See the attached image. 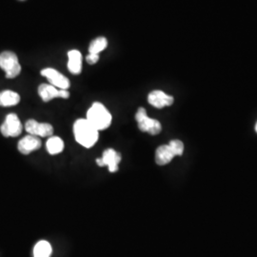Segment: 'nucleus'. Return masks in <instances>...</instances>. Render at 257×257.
<instances>
[{
  "mask_svg": "<svg viewBox=\"0 0 257 257\" xmlns=\"http://www.w3.org/2000/svg\"><path fill=\"white\" fill-rule=\"evenodd\" d=\"M74 138L84 148H92L98 140L99 132L86 119H77L74 124Z\"/></svg>",
  "mask_w": 257,
  "mask_h": 257,
  "instance_id": "1",
  "label": "nucleus"
},
{
  "mask_svg": "<svg viewBox=\"0 0 257 257\" xmlns=\"http://www.w3.org/2000/svg\"><path fill=\"white\" fill-rule=\"evenodd\" d=\"M86 119L99 132L110 127L112 116L110 111L102 103L94 102L87 111Z\"/></svg>",
  "mask_w": 257,
  "mask_h": 257,
  "instance_id": "2",
  "label": "nucleus"
},
{
  "mask_svg": "<svg viewBox=\"0 0 257 257\" xmlns=\"http://www.w3.org/2000/svg\"><path fill=\"white\" fill-rule=\"evenodd\" d=\"M0 68L6 73L7 78H15L21 72L19 57L13 52L6 51L0 54Z\"/></svg>",
  "mask_w": 257,
  "mask_h": 257,
  "instance_id": "3",
  "label": "nucleus"
},
{
  "mask_svg": "<svg viewBox=\"0 0 257 257\" xmlns=\"http://www.w3.org/2000/svg\"><path fill=\"white\" fill-rule=\"evenodd\" d=\"M136 120L138 121V128L143 132L148 133L152 136H156L161 133L162 126L158 120L149 117L147 111L144 108H139L136 113Z\"/></svg>",
  "mask_w": 257,
  "mask_h": 257,
  "instance_id": "4",
  "label": "nucleus"
},
{
  "mask_svg": "<svg viewBox=\"0 0 257 257\" xmlns=\"http://www.w3.org/2000/svg\"><path fill=\"white\" fill-rule=\"evenodd\" d=\"M23 126L16 113L7 115L4 123L0 127V132L5 138H17L22 133Z\"/></svg>",
  "mask_w": 257,
  "mask_h": 257,
  "instance_id": "5",
  "label": "nucleus"
},
{
  "mask_svg": "<svg viewBox=\"0 0 257 257\" xmlns=\"http://www.w3.org/2000/svg\"><path fill=\"white\" fill-rule=\"evenodd\" d=\"M25 128L31 136L37 138H50L54 135V127L49 123H40L37 120H28Z\"/></svg>",
  "mask_w": 257,
  "mask_h": 257,
  "instance_id": "6",
  "label": "nucleus"
},
{
  "mask_svg": "<svg viewBox=\"0 0 257 257\" xmlns=\"http://www.w3.org/2000/svg\"><path fill=\"white\" fill-rule=\"evenodd\" d=\"M121 161V155L113 149H107L103 152L101 158L96 159V163L99 167L107 166L110 173H116Z\"/></svg>",
  "mask_w": 257,
  "mask_h": 257,
  "instance_id": "7",
  "label": "nucleus"
},
{
  "mask_svg": "<svg viewBox=\"0 0 257 257\" xmlns=\"http://www.w3.org/2000/svg\"><path fill=\"white\" fill-rule=\"evenodd\" d=\"M41 75L46 77L51 85L60 90H68L71 86L70 80L53 68H46L41 71Z\"/></svg>",
  "mask_w": 257,
  "mask_h": 257,
  "instance_id": "8",
  "label": "nucleus"
},
{
  "mask_svg": "<svg viewBox=\"0 0 257 257\" xmlns=\"http://www.w3.org/2000/svg\"><path fill=\"white\" fill-rule=\"evenodd\" d=\"M38 94L44 102H50L56 97L67 99L70 96L68 90H60L51 84H41L38 87Z\"/></svg>",
  "mask_w": 257,
  "mask_h": 257,
  "instance_id": "9",
  "label": "nucleus"
},
{
  "mask_svg": "<svg viewBox=\"0 0 257 257\" xmlns=\"http://www.w3.org/2000/svg\"><path fill=\"white\" fill-rule=\"evenodd\" d=\"M174 97L167 94L166 92L156 90L150 92L148 95V102L157 109H162L164 107H168L173 105Z\"/></svg>",
  "mask_w": 257,
  "mask_h": 257,
  "instance_id": "10",
  "label": "nucleus"
},
{
  "mask_svg": "<svg viewBox=\"0 0 257 257\" xmlns=\"http://www.w3.org/2000/svg\"><path fill=\"white\" fill-rule=\"evenodd\" d=\"M41 147L40 138L29 135L22 138L19 142V151L23 155H30L32 152L37 151Z\"/></svg>",
  "mask_w": 257,
  "mask_h": 257,
  "instance_id": "11",
  "label": "nucleus"
},
{
  "mask_svg": "<svg viewBox=\"0 0 257 257\" xmlns=\"http://www.w3.org/2000/svg\"><path fill=\"white\" fill-rule=\"evenodd\" d=\"M175 156H176L175 151L170 144L162 145L156 150V162L158 165H167L174 159Z\"/></svg>",
  "mask_w": 257,
  "mask_h": 257,
  "instance_id": "12",
  "label": "nucleus"
},
{
  "mask_svg": "<svg viewBox=\"0 0 257 257\" xmlns=\"http://www.w3.org/2000/svg\"><path fill=\"white\" fill-rule=\"evenodd\" d=\"M68 70L74 74H81L82 72V55L77 50L68 52Z\"/></svg>",
  "mask_w": 257,
  "mask_h": 257,
  "instance_id": "13",
  "label": "nucleus"
},
{
  "mask_svg": "<svg viewBox=\"0 0 257 257\" xmlns=\"http://www.w3.org/2000/svg\"><path fill=\"white\" fill-rule=\"evenodd\" d=\"M20 102V95L18 92L13 91H3L0 92V106L1 107H11L16 106Z\"/></svg>",
  "mask_w": 257,
  "mask_h": 257,
  "instance_id": "14",
  "label": "nucleus"
},
{
  "mask_svg": "<svg viewBox=\"0 0 257 257\" xmlns=\"http://www.w3.org/2000/svg\"><path fill=\"white\" fill-rule=\"evenodd\" d=\"M46 149L50 155H58L64 150V142L61 138L52 136L47 140Z\"/></svg>",
  "mask_w": 257,
  "mask_h": 257,
  "instance_id": "15",
  "label": "nucleus"
},
{
  "mask_svg": "<svg viewBox=\"0 0 257 257\" xmlns=\"http://www.w3.org/2000/svg\"><path fill=\"white\" fill-rule=\"evenodd\" d=\"M52 254V246L46 240L37 242L34 248V257H50Z\"/></svg>",
  "mask_w": 257,
  "mask_h": 257,
  "instance_id": "16",
  "label": "nucleus"
},
{
  "mask_svg": "<svg viewBox=\"0 0 257 257\" xmlns=\"http://www.w3.org/2000/svg\"><path fill=\"white\" fill-rule=\"evenodd\" d=\"M108 46V40L104 37H99L93 39L90 46H89V53L93 55H99L102 51H104Z\"/></svg>",
  "mask_w": 257,
  "mask_h": 257,
  "instance_id": "17",
  "label": "nucleus"
},
{
  "mask_svg": "<svg viewBox=\"0 0 257 257\" xmlns=\"http://www.w3.org/2000/svg\"><path fill=\"white\" fill-rule=\"evenodd\" d=\"M169 144H170V145L172 146V148L174 149V151H175L176 156H180L183 155L184 144L182 141L177 140V139H175V140L170 141V143H169Z\"/></svg>",
  "mask_w": 257,
  "mask_h": 257,
  "instance_id": "18",
  "label": "nucleus"
},
{
  "mask_svg": "<svg viewBox=\"0 0 257 257\" xmlns=\"http://www.w3.org/2000/svg\"><path fill=\"white\" fill-rule=\"evenodd\" d=\"M99 60V55H93V54H89L86 57V61L88 62V64L93 65L96 64Z\"/></svg>",
  "mask_w": 257,
  "mask_h": 257,
  "instance_id": "19",
  "label": "nucleus"
},
{
  "mask_svg": "<svg viewBox=\"0 0 257 257\" xmlns=\"http://www.w3.org/2000/svg\"><path fill=\"white\" fill-rule=\"evenodd\" d=\"M255 131H256V133H257V123H256V125H255Z\"/></svg>",
  "mask_w": 257,
  "mask_h": 257,
  "instance_id": "20",
  "label": "nucleus"
}]
</instances>
